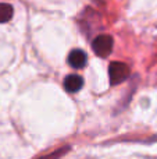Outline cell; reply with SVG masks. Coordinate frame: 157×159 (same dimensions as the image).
I'll list each match as a JSON object with an SVG mask.
<instances>
[{
	"label": "cell",
	"mask_w": 157,
	"mask_h": 159,
	"mask_svg": "<svg viewBox=\"0 0 157 159\" xmlns=\"http://www.w3.org/2000/svg\"><path fill=\"white\" fill-rule=\"evenodd\" d=\"M83 85V80L82 77L77 74H71V75H67L66 80H64V88L66 91L68 92H78V91L82 88Z\"/></svg>",
	"instance_id": "277c9868"
},
{
	"label": "cell",
	"mask_w": 157,
	"mask_h": 159,
	"mask_svg": "<svg viewBox=\"0 0 157 159\" xmlns=\"http://www.w3.org/2000/svg\"><path fill=\"white\" fill-rule=\"evenodd\" d=\"M86 60H88L86 53L83 52V50H79V49L71 50L68 55V59H67L68 64L72 67V69H82V67H85Z\"/></svg>",
	"instance_id": "3957f363"
},
{
	"label": "cell",
	"mask_w": 157,
	"mask_h": 159,
	"mask_svg": "<svg viewBox=\"0 0 157 159\" xmlns=\"http://www.w3.org/2000/svg\"><path fill=\"white\" fill-rule=\"evenodd\" d=\"M108 77L111 85H118L129 77V67L121 61H113L108 66Z\"/></svg>",
	"instance_id": "6da1fadb"
},
{
	"label": "cell",
	"mask_w": 157,
	"mask_h": 159,
	"mask_svg": "<svg viewBox=\"0 0 157 159\" xmlns=\"http://www.w3.org/2000/svg\"><path fill=\"white\" fill-rule=\"evenodd\" d=\"M113 38L110 35H99L93 39V43H92V48H93V52L96 53L100 57H107L108 55L113 50Z\"/></svg>",
	"instance_id": "7a4b0ae2"
},
{
	"label": "cell",
	"mask_w": 157,
	"mask_h": 159,
	"mask_svg": "<svg viewBox=\"0 0 157 159\" xmlns=\"http://www.w3.org/2000/svg\"><path fill=\"white\" fill-rule=\"evenodd\" d=\"M14 8L8 3H0V24H6L13 18Z\"/></svg>",
	"instance_id": "5b68a950"
}]
</instances>
